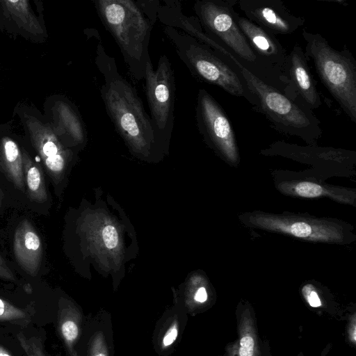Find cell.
<instances>
[{
  "label": "cell",
  "instance_id": "obj_1",
  "mask_svg": "<svg viewBox=\"0 0 356 356\" xmlns=\"http://www.w3.org/2000/svg\"><path fill=\"white\" fill-rule=\"evenodd\" d=\"M95 64L104 78L100 92L115 130L132 147L149 149L159 143L150 117L136 89L118 72L115 59L98 44Z\"/></svg>",
  "mask_w": 356,
  "mask_h": 356
},
{
  "label": "cell",
  "instance_id": "obj_2",
  "mask_svg": "<svg viewBox=\"0 0 356 356\" xmlns=\"http://www.w3.org/2000/svg\"><path fill=\"white\" fill-rule=\"evenodd\" d=\"M93 3L102 23L118 44L129 72L135 79H143L157 15L147 12L140 1L96 0Z\"/></svg>",
  "mask_w": 356,
  "mask_h": 356
},
{
  "label": "cell",
  "instance_id": "obj_3",
  "mask_svg": "<svg viewBox=\"0 0 356 356\" xmlns=\"http://www.w3.org/2000/svg\"><path fill=\"white\" fill-rule=\"evenodd\" d=\"M304 53L311 60L323 86L343 111L356 123V60L346 45L341 50L332 47L320 33L302 30Z\"/></svg>",
  "mask_w": 356,
  "mask_h": 356
},
{
  "label": "cell",
  "instance_id": "obj_4",
  "mask_svg": "<svg viewBox=\"0 0 356 356\" xmlns=\"http://www.w3.org/2000/svg\"><path fill=\"white\" fill-rule=\"evenodd\" d=\"M238 71L257 101L254 111L264 115L274 129L308 143H314L321 136V122L312 110L262 81L241 64Z\"/></svg>",
  "mask_w": 356,
  "mask_h": 356
},
{
  "label": "cell",
  "instance_id": "obj_5",
  "mask_svg": "<svg viewBox=\"0 0 356 356\" xmlns=\"http://www.w3.org/2000/svg\"><path fill=\"white\" fill-rule=\"evenodd\" d=\"M238 0H197L193 9L203 31L229 51L246 70L284 93L281 85L261 63L235 22Z\"/></svg>",
  "mask_w": 356,
  "mask_h": 356
},
{
  "label": "cell",
  "instance_id": "obj_6",
  "mask_svg": "<svg viewBox=\"0 0 356 356\" xmlns=\"http://www.w3.org/2000/svg\"><path fill=\"white\" fill-rule=\"evenodd\" d=\"M163 32L172 42L179 58L195 78L218 86L231 95L243 97L253 110L256 108L257 101L241 74L218 52L178 29L164 26Z\"/></svg>",
  "mask_w": 356,
  "mask_h": 356
},
{
  "label": "cell",
  "instance_id": "obj_7",
  "mask_svg": "<svg viewBox=\"0 0 356 356\" xmlns=\"http://www.w3.org/2000/svg\"><path fill=\"white\" fill-rule=\"evenodd\" d=\"M145 90L150 119L159 142L169 140L174 127L175 78L172 64L161 55L154 70L149 59L145 65Z\"/></svg>",
  "mask_w": 356,
  "mask_h": 356
},
{
  "label": "cell",
  "instance_id": "obj_8",
  "mask_svg": "<svg viewBox=\"0 0 356 356\" xmlns=\"http://www.w3.org/2000/svg\"><path fill=\"white\" fill-rule=\"evenodd\" d=\"M195 120L205 141L226 160L235 163L238 152L234 128L222 106L205 89H200L197 93Z\"/></svg>",
  "mask_w": 356,
  "mask_h": 356
},
{
  "label": "cell",
  "instance_id": "obj_9",
  "mask_svg": "<svg viewBox=\"0 0 356 356\" xmlns=\"http://www.w3.org/2000/svg\"><path fill=\"white\" fill-rule=\"evenodd\" d=\"M233 17L261 63L281 85L284 94L286 85L283 76L287 57L286 49L277 37L241 16L234 9Z\"/></svg>",
  "mask_w": 356,
  "mask_h": 356
},
{
  "label": "cell",
  "instance_id": "obj_10",
  "mask_svg": "<svg viewBox=\"0 0 356 356\" xmlns=\"http://www.w3.org/2000/svg\"><path fill=\"white\" fill-rule=\"evenodd\" d=\"M237 3L246 19L275 35L292 34L305 22L280 0H238Z\"/></svg>",
  "mask_w": 356,
  "mask_h": 356
},
{
  "label": "cell",
  "instance_id": "obj_11",
  "mask_svg": "<svg viewBox=\"0 0 356 356\" xmlns=\"http://www.w3.org/2000/svg\"><path fill=\"white\" fill-rule=\"evenodd\" d=\"M283 76L286 85L284 95L311 110L322 105L316 81L301 46L296 43L287 54Z\"/></svg>",
  "mask_w": 356,
  "mask_h": 356
},
{
  "label": "cell",
  "instance_id": "obj_12",
  "mask_svg": "<svg viewBox=\"0 0 356 356\" xmlns=\"http://www.w3.org/2000/svg\"><path fill=\"white\" fill-rule=\"evenodd\" d=\"M27 125L33 145L39 154L42 163L52 177H58L65 165V151L52 129L31 118Z\"/></svg>",
  "mask_w": 356,
  "mask_h": 356
},
{
  "label": "cell",
  "instance_id": "obj_13",
  "mask_svg": "<svg viewBox=\"0 0 356 356\" xmlns=\"http://www.w3.org/2000/svg\"><path fill=\"white\" fill-rule=\"evenodd\" d=\"M258 226L312 241L339 240L341 234L334 227L312 222L281 218L274 216H259L252 220Z\"/></svg>",
  "mask_w": 356,
  "mask_h": 356
},
{
  "label": "cell",
  "instance_id": "obj_14",
  "mask_svg": "<svg viewBox=\"0 0 356 356\" xmlns=\"http://www.w3.org/2000/svg\"><path fill=\"white\" fill-rule=\"evenodd\" d=\"M13 250L20 267L29 275L35 276L41 265L42 245L39 235L28 220L21 222L15 232Z\"/></svg>",
  "mask_w": 356,
  "mask_h": 356
},
{
  "label": "cell",
  "instance_id": "obj_15",
  "mask_svg": "<svg viewBox=\"0 0 356 356\" xmlns=\"http://www.w3.org/2000/svg\"><path fill=\"white\" fill-rule=\"evenodd\" d=\"M0 150L3 165L7 175L15 187L24 192L22 154L17 144L10 138H4L1 141Z\"/></svg>",
  "mask_w": 356,
  "mask_h": 356
},
{
  "label": "cell",
  "instance_id": "obj_16",
  "mask_svg": "<svg viewBox=\"0 0 356 356\" xmlns=\"http://www.w3.org/2000/svg\"><path fill=\"white\" fill-rule=\"evenodd\" d=\"M23 170L28 195L31 200L42 202L47 200V192L42 171L26 152L22 153Z\"/></svg>",
  "mask_w": 356,
  "mask_h": 356
},
{
  "label": "cell",
  "instance_id": "obj_17",
  "mask_svg": "<svg viewBox=\"0 0 356 356\" xmlns=\"http://www.w3.org/2000/svg\"><path fill=\"white\" fill-rule=\"evenodd\" d=\"M8 15L26 31L34 34H40L43 30L29 8V3L24 0H6L1 1Z\"/></svg>",
  "mask_w": 356,
  "mask_h": 356
},
{
  "label": "cell",
  "instance_id": "obj_18",
  "mask_svg": "<svg viewBox=\"0 0 356 356\" xmlns=\"http://www.w3.org/2000/svg\"><path fill=\"white\" fill-rule=\"evenodd\" d=\"M57 113L62 126L61 131H64L73 140L82 142L86 136V129L75 111L68 104L59 102L57 104Z\"/></svg>",
  "mask_w": 356,
  "mask_h": 356
},
{
  "label": "cell",
  "instance_id": "obj_19",
  "mask_svg": "<svg viewBox=\"0 0 356 356\" xmlns=\"http://www.w3.org/2000/svg\"><path fill=\"white\" fill-rule=\"evenodd\" d=\"M31 321V316L29 311L0 298V323L26 326Z\"/></svg>",
  "mask_w": 356,
  "mask_h": 356
},
{
  "label": "cell",
  "instance_id": "obj_20",
  "mask_svg": "<svg viewBox=\"0 0 356 356\" xmlns=\"http://www.w3.org/2000/svg\"><path fill=\"white\" fill-rule=\"evenodd\" d=\"M17 338L26 356H45L40 339L34 337H26L22 332L17 335Z\"/></svg>",
  "mask_w": 356,
  "mask_h": 356
},
{
  "label": "cell",
  "instance_id": "obj_21",
  "mask_svg": "<svg viewBox=\"0 0 356 356\" xmlns=\"http://www.w3.org/2000/svg\"><path fill=\"white\" fill-rule=\"evenodd\" d=\"M296 194L303 197H316L329 194L321 186L309 181H301L293 186Z\"/></svg>",
  "mask_w": 356,
  "mask_h": 356
},
{
  "label": "cell",
  "instance_id": "obj_22",
  "mask_svg": "<svg viewBox=\"0 0 356 356\" xmlns=\"http://www.w3.org/2000/svg\"><path fill=\"white\" fill-rule=\"evenodd\" d=\"M60 331L66 341H74L78 337L79 327L76 322L71 319H65L61 322Z\"/></svg>",
  "mask_w": 356,
  "mask_h": 356
},
{
  "label": "cell",
  "instance_id": "obj_23",
  "mask_svg": "<svg viewBox=\"0 0 356 356\" xmlns=\"http://www.w3.org/2000/svg\"><path fill=\"white\" fill-rule=\"evenodd\" d=\"M102 238L106 248H115L118 243V234L113 225H108L102 230Z\"/></svg>",
  "mask_w": 356,
  "mask_h": 356
},
{
  "label": "cell",
  "instance_id": "obj_24",
  "mask_svg": "<svg viewBox=\"0 0 356 356\" xmlns=\"http://www.w3.org/2000/svg\"><path fill=\"white\" fill-rule=\"evenodd\" d=\"M240 356H252L254 353V339L250 336H244L240 341Z\"/></svg>",
  "mask_w": 356,
  "mask_h": 356
},
{
  "label": "cell",
  "instance_id": "obj_25",
  "mask_svg": "<svg viewBox=\"0 0 356 356\" xmlns=\"http://www.w3.org/2000/svg\"><path fill=\"white\" fill-rule=\"evenodd\" d=\"M302 293L307 301L313 307H320L321 305L320 298L312 285H306L302 289Z\"/></svg>",
  "mask_w": 356,
  "mask_h": 356
},
{
  "label": "cell",
  "instance_id": "obj_26",
  "mask_svg": "<svg viewBox=\"0 0 356 356\" xmlns=\"http://www.w3.org/2000/svg\"><path fill=\"white\" fill-rule=\"evenodd\" d=\"M0 278L10 281V282H15L16 280L15 277L11 270V269L9 268V266L7 265L5 260L3 259V257L0 255Z\"/></svg>",
  "mask_w": 356,
  "mask_h": 356
},
{
  "label": "cell",
  "instance_id": "obj_27",
  "mask_svg": "<svg viewBox=\"0 0 356 356\" xmlns=\"http://www.w3.org/2000/svg\"><path fill=\"white\" fill-rule=\"evenodd\" d=\"M177 337V329L175 325L172 326L165 334L163 339L164 346H168L172 344Z\"/></svg>",
  "mask_w": 356,
  "mask_h": 356
},
{
  "label": "cell",
  "instance_id": "obj_28",
  "mask_svg": "<svg viewBox=\"0 0 356 356\" xmlns=\"http://www.w3.org/2000/svg\"><path fill=\"white\" fill-rule=\"evenodd\" d=\"M195 300L199 302H204L207 299V293L204 287H200L195 294Z\"/></svg>",
  "mask_w": 356,
  "mask_h": 356
},
{
  "label": "cell",
  "instance_id": "obj_29",
  "mask_svg": "<svg viewBox=\"0 0 356 356\" xmlns=\"http://www.w3.org/2000/svg\"><path fill=\"white\" fill-rule=\"evenodd\" d=\"M0 356H12L10 353L0 344Z\"/></svg>",
  "mask_w": 356,
  "mask_h": 356
},
{
  "label": "cell",
  "instance_id": "obj_30",
  "mask_svg": "<svg viewBox=\"0 0 356 356\" xmlns=\"http://www.w3.org/2000/svg\"><path fill=\"white\" fill-rule=\"evenodd\" d=\"M96 356H106V355H104V353H99Z\"/></svg>",
  "mask_w": 356,
  "mask_h": 356
}]
</instances>
